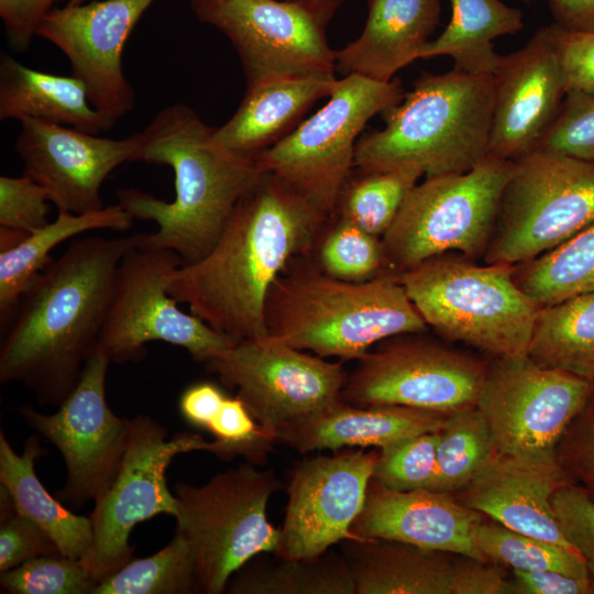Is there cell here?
<instances>
[{
	"label": "cell",
	"mask_w": 594,
	"mask_h": 594,
	"mask_svg": "<svg viewBox=\"0 0 594 594\" xmlns=\"http://www.w3.org/2000/svg\"><path fill=\"white\" fill-rule=\"evenodd\" d=\"M488 562L463 556L454 560L451 594H507L505 569Z\"/></svg>",
	"instance_id": "obj_50"
},
{
	"label": "cell",
	"mask_w": 594,
	"mask_h": 594,
	"mask_svg": "<svg viewBox=\"0 0 594 594\" xmlns=\"http://www.w3.org/2000/svg\"><path fill=\"white\" fill-rule=\"evenodd\" d=\"M475 543L487 560L513 570H552L590 580L587 566L578 551L515 531L492 519L481 521Z\"/></svg>",
	"instance_id": "obj_38"
},
{
	"label": "cell",
	"mask_w": 594,
	"mask_h": 594,
	"mask_svg": "<svg viewBox=\"0 0 594 594\" xmlns=\"http://www.w3.org/2000/svg\"><path fill=\"white\" fill-rule=\"evenodd\" d=\"M419 315L440 337L494 359L527 355L539 307L509 265H477L448 252L397 273Z\"/></svg>",
	"instance_id": "obj_6"
},
{
	"label": "cell",
	"mask_w": 594,
	"mask_h": 594,
	"mask_svg": "<svg viewBox=\"0 0 594 594\" xmlns=\"http://www.w3.org/2000/svg\"><path fill=\"white\" fill-rule=\"evenodd\" d=\"M133 218L118 202L102 209L74 213L58 210L56 219L30 233L18 245L0 251V324L10 321L22 295L51 262L50 253L64 241L81 233L110 229L127 231Z\"/></svg>",
	"instance_id": "obj_30"
},
{
	"label": "cell",
	"mask_w": 594,
	"mask_h": 594,
	"mask_svg": "<svg viewBox=\"0 0 594 594\" xmlns=\"http://www.w3.org/2000/svg\"><path fill=\"white\" fill-rule=\"evenodd\" d=\"M355 594H451V553L376 539L344 540Z\"/></svg>",
	"instance_id": "obj_27"
},
{
	"label": "cell",
	"mask_w": 594,
	"mask_h": 594,
	"mask_svg": "<svg viewBox=\"0 0 594 594\" xmlns=\"http://www.w3.org/2000/svg\"><path fill=\"white\" fill-rule=\"evenodd\" d=\"M329 219L286 182L263 172L211 251L174 272L168 293L234 344L267 337L272 285L290 261L312 252Z\"/></svg>",
	"instance_id": "obj_1"
},
{
	"label": "cell",
	"mask_w": 594,
	"mask_h": 594,
	"mask_svg": "<svg viewBox=\"0 0 594 594\" xmlns=\"http://www.w3.org/2000/svg\"><path fill=\"white\" fill-rule=\"evenodd\" d=\"M557 458L570 482H579L594 499V391L563 433Z\"/></svg>",
	"instance_id": "obj_46"
},
{
	"label": "cell",
	"mask_w": 594,
	"mask_h": 594,
	"mask_svg": "<svg viewBox=\"0 0 594 594\" xmlns=\"http://www.w3.org/2000/svg\"><path fill=\"white\" fill-rule=\"evenodd\" d=\"M507 594H592L590 580L558 571L513 570L507 582Z\"/></svg>",
	"instance_id": "obj_51"
},
{
	"label": "cell",
	"mask_w": 594,
	"mask_h": 594,
	"mask_svg": "<svg viewBox=\"0 0 594 594\" xmlns=\"http://www.w3.org/2000/svg\"><path fill=\"white\" fill-rule=\"evenodd\" d=\"M20 125L15 150L23 174L46 190L58 210L102 209L105 179L123 163L139 161L141 132L117 140L37 119H23Z\"/></svg>",
	"instance_id": "obj_20"
},
{
	"label": "cell",
	"mask_w": 594,
	"mask_h": 594,
	"mask_svg": "<svg viewBox=\"0 0 594 594\" xmlns=\"http://www.w3.org/2000/svg\"><path fill=\"white\" fill-rule=\"evenodd\" d=\"M314 249L318 267L339 279L360 283L387 273L382 239L338 216L326 222Z\"/></svg>",
	"instance_id": "obj_40"
},
{
	"label": "cell",
	"mask_w": 594,
	"mask_h": 594,
	"mask_svg": "<svg viewBox=\"0 0 594 594\" xmlns=\"http://www.w3.org/2000/svg\"><path fill=\"white\" fill-rule=\"evenodd\" d=\"M190 593H197L195 561L189 542L179 530L163 549L130 560L92 591V594Z\"/></svg>",
	"instance_id": "obj_37"
},
{
	"label": "cell",
	"mask_w": 594,
	"mask_h": 594,
	"mask_svg": "<svg viewBox=\"0 0 594 594\" xmlns=\"http://www.w3.org/2000/svg\"><path fill=\"white\" fill-rule=\"evenodd\" d=\"M448 415L405 406H355L342 402L288 425L276 442L300 453L354 447L384 448L411 436L437 432Z\"/></svg>",
	"instance_id": "obj_25"
},
{
	"label": "cell",
	"mask_w": 594,
	"mask_h": 594,
	"mask_svg": "<svg viewBox=\"0 0 594 594\" xmlns=\"http://www.w3.org/2000/svg\"><path fill=\"white\" fill-rule=\"evenodd\" d=\"M512 166L487 156L465 173L417 184L382 237L387 267L397 274L455 251L471 260L484 256Z\"/></svg>",
	"instance_id": "obj_8"
},
{
	"label": "cell",
	"mask_w": 594,
	"mask_h": 594,
	"mask_svg": "<svg viewBox=\"0 0 594 594\" xmlns=\"http://www.w3.org/2000/svg\"><path fill=\"white\" fill-rule=\"evenodd\" d=\"M359 37L336 52V72L391 81L420 58L441 15L440 0H366Z\"/></svg>",
	"instance_id": "obj_24"
},
{
	"label": "cell",
	"mask_w": 594,
	"mask_h": 594,
	"mask_svg": "<svg viewBox=\"0 0 594 594\" xmlns=\"http://www.w3.org/2000/svg\"><path fill=\"white\" fill-rule=\"evenodd\" d=\"M377 454L344 450L298 462L289 472L275 554L315 558L338 542L355 539L351 528L363 509Z\"/></svg>",
	"instance_id": "obj_18"
},
{
	"label": "cell",
	"mask_w": 594,
	"mask_h": 594,
	"mask_svg": "<svg viewBox=\"0 0 594 594\" xmlns=\"http://www.w3.org/2000/svg\"><path fill=\"white\" fill-rule=\"evenodd\" d=\"M167 430L148 416L130 419L125 451L120 470L110 487L97 499L89 519L92 540L80 559L99 583L132 560L129 542L140 522L165 514L178 517V504L166 480L173 459L190 451H210L211 442L193 432L176 433L167 440Z\"/></svg>",
	"instance_id": "obj_11"
},
{
	"label": "cell",
	"mask_w": 594,
	"mask_h": 594,
	"mask_svg": "<svg viewBox=\"0 0 594 594\" xmlns=\"http://www.w3.org/2000/svg\"><path fill=\"white\" fill-rule=\"evenodd\" d=\"M334 75L272 76L248 84L234 114L213 129L212 140L242 155L256 157L292 130L319 99L329 97Z\"/></svg>",
	"instance_id": "obj_26"
},
{
	"label": "cell",
	"mask_w": 594,
	"mask_h": 594,
	"mask_svg": "<svg viewBox=\"0 0 594 594\" xmlns=\"http://www.w3.org/2000/svg\"><path fill=\"white\" fill-rule=\"evenodd\" d=\"M552 25L566 94L594 92V31L572 32Z\"/></svg>",
	"instance_id": "obj_48"
},
{
	"label": "cell",
	"mask_w": 594,
	"mask_h": 594,
	"mask_svg": "<svg viewBox=\"0 0 594 594\" xmlns=\"http://www.w3.org/2000/svg\"><path fill=\"white\" fill-rule=\"evenodd\" d=\"M552 507L566 541L581 554L594 585V499L588 493L569 482L552 497Z\"/></svg>",
	"instance_id": "obj_44"
},
{
	"label": "cell",
	"mask_w": 594,
	"mask_h": 594,
	"mask_svg": "<svg viewBox=\"0 0 594 594\" xmlns=\"http://www.w3.org/2000/svg\"><path fill=\"white\" fill-rule=\"evenodd\" d=\"M283 483L271 470L245 462L197 486L177 482V530L195 561L197 592L220 594L253 557L274 552L280 529L266 516L271 496Z\"/></svg>",
	"instance_id": "obj_7"
},
{
	"label": "cell",
	"mask_w": 594,
	"mask_h": 594,
	"mask_svg": "<svg viewBox=\"0 0 594 594\" xmlns=\"http://www.w3.org/2000/svg\"><path fill=\"white\" fill-rule=\"evenodd\" d=\"M522 1L526 2V3H529V4L535 2V0H522Z\"/></svg>",
	"instance_id": "obj_56"
},
{
	"label": "cell",
	"mask_w": 594,
	"mask_h": 594,
	"mask_svg": "<svg viewBox=\"0 0 594 594\" xmlns=\"http://www.w3.org/2000/svg\"><path fill=\"white\" fill-rule=\"evenodd\" d=\"M87 0H68L67 4H80L85 3Z\"/></svg>",
	"instance_id": "obj_55"
},
{
	"label": "cell",
	"mask_w": 594,
	"mask_h": 594,
	"mask_svg": "<svg viewBox=\"0 0 594 594\" xmlns=\"http://www.w3.org/2000/svg\"><path fill=\"white\" fill-rule=\"evenodd\" d=\"M110 363L109 355L96 346L56 413L46 415L29 405L19 409L24 422L61 452L66 481L57 496L72 507L97 499L110 487L125 451L130 419L117 416L106 399Z\"/></svg>",
	"instance_id": "obj_15"
},
{
	"label": "cell",
	"mask_w": 594,
	"mask_h": 594,
	"mask_svg": "<svg viewBox=\"0 0 594 594\" xmlns=\"http://www.w3.org/2000/svg\"><path fill=\"white\" fill-rule=\"evenodd\" d=\"M37 119L90 133L108 130L88 98L84 82L30 68L2 53L0 58V119Z\"/></svg>",
	"instance_id": "obj_28"
},
{
	"label": "cell",
	"mask_w": 594,
	"mask_h": 594,
	"mask_svg": "<svg viewBox=\"0 0 594 594\" xmlns=\"http://www.w3.org/2000/svg\"><path fill=\"white\" fill-rule=\"evenodd\" d=\"M405 96L400 80L338 79L329 101L255 158L331 218L354 167L358 136L371 118Z\"/></svg>",
	"instance_id": "obj_9"
},
{
	"label": "cell",
	"mask_w": 594,
	"mask_h": 594,
	"mask_svg": "<svg viewBox=\"0 0 594 594\" xmlns=\"http://www.w3.org/2000/svg\"><path fill=\"white\" fill-rule=\"evenodd\" d=\"M492 76L488 156L515 161L538 148L566 95L553 25L501 55Z\"/></svg>",
	"instance_id": "obj_21"
},
{
	"label": "cell",
	"mask_w": 594,
	"mask_h": 594,
	"mask_svg": "<svg viewBox=\"0 0 594 594\" xmlns=\"http://www.w3.org/2000/svg\"><path fill=\"white\" fill-rule=\"evenodd\" d=\"M537 150L594 162V92H568Z\"/></svg>",
	"instance_id": "obj_43"
},
{
	"label": "cell",
	"mask_w": 594,
	"mask_h": 594,
	"mask_svg": "<svg viewBox=\"0 0 594 594\" xmlns=\"http://www.w3.org/2000/svg\"><path fill=\"white\" fill-rule=\"evenodd\" d=\"M183 265L173 251H145L136 245L122 257L109 312L97 346L111 362H136L145 345L162 341L206 362L233 345L195 315L184 312L168 293L174 272Z\"/></svg>",
	"instance_id": "obj_12"
},
{
	"label": "cell",
	"mask_w": 594,
	"mask_h": 594,
	"mask_svg": "<svg viewBox=\"0 0 594 594\" xmlns=\"http://www.w3.org/2000/svg\"><path fill=\"white\" fill-rule=\"evenodd\" d=\"M155 0H102L52 9L36 35L69 59L108 130L132 110L134 91L122 69L124 44Z\"/></svg>",
	"instance_id": "obj_19"
},
{
	"label": "cell",
	"mask_w": 594,
	"mask_h": 594,
	"mask_svg": "<svg viewBox=\"0 0 594 594\" xmlns=\"http://www.w3.org/2000/svg\"><path fill=\"white\" fill-rule=\"evenodd\" d=\"M338 9L328 2L226 0L208 24L238 53L246 82L272 76L334 75L336 52L326 26Z\"/></svg>",
	"instance_id": "obj_17"
},
{
	"label": "cell",
	"mask_w": 594,
	"mask_h": 594,
	"mask_svg": "<svg viewBox=\"0 0 594 594\" xmlns=\"http://www.w3.org/2000/svg\"><path fill=\"white\" fill-rule=\"evenodd\" d=\"M483 515L452 493L389 490L371 479L363 509L352 525L356 539L396 540L451 554L487 560L475 535Z\"/></svg>",
	"instance_id": "obj_22"
},
{
	"label": "cell",
	"mask_w": 594,
	"mask_h": 594,
	"mask_svg": "<svg viewBox=\"0 0 594 594\" xmlns=\"http://www.w3.org/2000/svg\"><path fill=\"white\" fill-rule=\"evenodd\" d=\"M493 103L492 75L424 73L382 113L384 128L358 141L354 167L416 169L426 177L465 173L488 156Z\"/></svg>",
	"instance_id": "obj_5"
},
{
	"label": "cell",
	"mask_w": 594,
	"mask_h": 594,
	"mask_svg": "<svg viewBox=\"0 0 594 594\" xmlns=\"http://www.w3.org/2000/svg\"><path fill=\"white\" fill-rule=\"evenodd\" d=\"M136 235L73 240L37 275L1 330L0 382L59 406L77 385L109 312L119 264Z\"/></svg>",
	"instance_id": "obj_2"
},
{
	"label": "cell",
	"mask_w": 594,
	"mask_h": 594,
	"mask_svg": "<svg viewBox=\"0 0 594 594\" xmlns=\"http://www.w3.org/2000/svg\"><path fill=\"white\" fill-rule=\"evenodd\" d=\"M513 274L539 308L594 292V222Z\"/></svg>",
	"instance_id": "obj_34"
},
{
	"label": "cell",
	"mask_w": 594,
	"mask_h": 594,
	"mask_svg": "<svg viewBox=\"0 0 594 594\" xmlns=\"http://www.w3.org/2000/svg\"><path fill=\"white\" fill-rule=\"evenodd\" d=\"M98 583L80 559L47 556L1 572V590L11 594H92Z\"/></svg>",
	"instance_id": "obj_42"
},
{
	"label": "cell",
	"mask_w": 594,
	"mask_h": 594,
	"mask_svg": "<svg viewBox=\"0 0 594 594\" xmlns=\"http://www.w3.org/2000/svg\"><path fill=\"white\" fill-rule=\"evenodd\" d=\"M265 316L270 336L342 362L360 360L380 341L428 329L396 273L348 282L322 272L309 254L276 278Z\"/></svg>",
	"instance_id": "obj_4"
},
{
	"label": "cell",
	"mask_w": 594,
	"mask_h": 594,
	"mask_svg": "<svg viewBox=\"0 0 594 594\" xmlns=\"http://www.w3.org/2000/svg\"><path fill=\"white\" fill-rule=\"evenodd\" d=\"M208 127L188 106L162 109L141 131L139 161L174 170L175 198L158 199L138 189H120L118 202L133 218L154 221L153 233H135L145 251L175 252L183 265L206 256L217 243L237 205L263 170L256 158L232 152L212 140Z\"/></svg>",
	"instance_id": "obj_3"
},
{
	"label": "cell",
	"mask_w": 594,
	"mask_h": 594,
	"mask_svg": "<svg viewBox=\"0 0 594 594\" xmlns=\"http://www.w3.org/2000/svg\"><path fill=\"white\" fill-rule=\"evenodd\" d=\"M188 424L212 435L209 452L223 461L241 457L249 463L263 465L276 443L275 436L255 420L237 395L221 394Z\"/></svg>",
	"instance_id": "obj_39"
},
{
	"label": "cell",
	"mask_w": 594,
	"mask_h": 594,
	"mask_svg": "<svg viewBox=\"0 0 594 594\" xmlns=\"http://www.w3.org/2000/svg\"><path fill=\"white\" fill-rule=\"evenodd\" d=\"M527 355L594 383V292L540 307Z\"/></svg>",
	"instance_id": "obj_32"
},
{
	"label": "cell",
	"mask_w": 594,
	"mask_h": 594,
	"mask_svg": "<svg viewBox=\"0 0 594 594\" xmlns=\"http://www.w3.org/2000/svg\"><path fill=\"white\" fill-rule=\"evenodd\" d=\"M569 482L558 458L499 454L460 491L458 499L509 529L575 550L564 538L552 507L553 495Z\"/></svg>",
	"instance_id": "obj_23"
},
{
	"label": "cell",
	"mask_w": 594,
	"mask_h": 594,
	"mask_svg": "<svg viewBox=\"0 0 594 594\" xmlns=\"http://www.w3.org/2000/svg\"><path fill=\"white\" fill-rule=\"evenodd\" d=\"M492 432L476 406L449 414L438 430L437 469L430 490H463L499 455Z\"/></svg>",
	"instance_id": "obj_35"
},
{
	"label": "cell",
	"mask_w": 594,
	"mask_h": 594,
	"mask_svg": "<svg viewBox=\"0 0 594 594\" xmlns=\"http://www.w3.org/2000/svg\"><path fill=\"white\" fill-rule=\"evenodd\" d=\"M292 1L328 2V3H332L339 7L343 0H292Z\"/></svg>",
	"instance_id": "obj_54"
},
{
	"label": "cell",
	"mask_w": 594,
	"mask_h": 594,
	"mask_svg": "<svg viewBox=\"0 0 594 594\" xmlns=\"http://www.w3.org/2000/svg\"><path fill=\"white\" fill-rule=\"evenodd\" d=\"M47 556L63 554L52 538L36 524L19 513L1 520L0 572Z\"/></svg>",
	"instance_id": "obj_47"
},
{
	"label": "cell",
	"mask_w": 594,
	"mask_h": 594,
	"mask_svg": "<svg viewBox=\"0 0 594 594\" xmlns=\"http://www.w3.org/2000/svg\"><path fill=\"white\" fill-rule=\"evenodd\" d=\"M57 0H0V18L9 44L15 52L26 51L44 16Z\"/></svg>",
	"instance_id": "obj_49"
},
{
	"label": "cell",
	"mask_w": 594,
	"mask_h": 594,
	"mask_svg": "<svg viewBox=\"0 0 594 594\" xmlns=\"http://www.w3.org/2000/svg\"><path fill=\"white\" fill-rule=\"evenodd\" d=\"M437 432L404 438L381 448L372 480L394 491L430 490L437 469Z\"/></svg>",
	"instance_id": "obj_41"
},
{
	"label": "cell",
	"mask_w": 594,
	"mask_h": 594,
	"mask_svg": "<svg viewBox=\"0 0 594 594\" xmlns=\"http://www.w3.org/2000/svg\"><path fill=\"white\" fill-rule=\"evenodd\" d=\"M23 453H16L0 431V485L10 494L16 512L36 524L61 553L81 559L92 540L89 517L74 514L53 497L35 473L34 463L45 454L36 435L29 437Z\"/></svg>",
	"instance_id": "obj_29"
},
{
	"label": "cell",
	"mask_w": 594,
	"mask_h": 594,
	"mask_svg": "<svg viewBox=\"0 0 594 594\" xmlns=\"http://www.w3.org/2000/svg\"><path fill=\"white\" fill-rule=\"evenodd\" d=\"M189 7L197 19L202 23H208L211 15L215 11L226 1V0H187Z\"/></svg>",
	"instance_id": "obj_53"
},
{
	"label": "cell",
	"mask_w": 594,
	"mask_h": 594,
	"mask_svg": "<svg viewBox=\"0 0 594 594\" xmlns=\"http://www.w3.org/2000/svg\"><path fill=\"white\" fill-rule=\"evenodd\" d=\"M359 176L351 175L343 187L333 216L382 239L424 175L416 169H359Z\"/></svg>",
	"instance_id": "obj_36"
},
{
	"label": "cell",
	"mask_w": 594,
	"mask_h": 594,
	"mask_svg": "<svg viewBox=\"0 0 594 594\" xmlns=\"http://www.w3.org/2000/svg\"><path fill=\"white\" fill-rule=\"evenodd\" d=\"M46 190L23 174L0 177V227L32 233L48 223Z\"/></svg>",
	"instance_id": "obj_45"
},
{
	"label": "cell",
	"mask_w": 594,
	"mask_h": 594,
	"mask_svg": "<svg viewBox=\"0 0 594 594\" xmlns=\"http://www.w3.org/2000/svg\"><path fill=\"white\" fill-rule=\"evenodd\" d=\"M594 593V585L592 586V594Z\"/></svg>",
	"instance_id": "obj_57"
},
{
	"label": "cell",
	"mask_w": 594,
	"mask_h": 594,
	"mask_svg": "<svg viewBox=\"0 0 594 594\" xmlns=\"http://www.w3.org/2000/svg\"><path fill=\"white\" fill-rule=\"evenodd\" d=\"M554 24L572 32L594 31V0H548Z\"/></svg>",
	"instance_id": "obj_52"
},
{
	"label": "cell",
	"mask_w": 594,
	"mask_h": 594,
	"mask_svg": "<svg viewBox=\"0 0 594 594\" xmlns=\"http://www.w3.org/2000/svg\"><path fill=\"white\" fill-rule=\"evenodd\" d=\"M592 222L594 162L535 150L513 161L484 261H529Z\"/></svg>",
	"instance_id": "obj_10"
},
{
	"label": "cell",
	"mask_w": 594,
	"mask_h": 594,
	"mask_svg": "<svg viewBox=\"0 0 594 594\" xmlns=\"http://www.w3.org/2000/svg\"><path fill=\"white\" fill-rule=\"evenodd\" d=\"M451 19L442 33L424 47L420 58L449 56L453 69L492 75L499 56L493 42L524 28L521 11L501 0H449Z\"/></svg>",
	"instance_id": "obj_31"
},
{
	"label": "cell",
	"mask_w": 594,
	"mask_h": 594,
	"mask_svg": "<svg viewBox=\"0 0 594 594\" xmlns=\"http://www.w3.org/2000/svg\"><path fill=\"white\" fill-rule=\"evenodd\" d=\"M234 574L227 585L233 594H355L349 562L330 551L308 559L257 561Z\"/></svg>",
	"instance_id": "obj_33"
},
{
	"label": "cell",
	"mask_w": 594,
	"mask_h": 594,
	"mask_svg": "<svg viewBox=\"0 0 594 594\" xmlns=\"http://www.w3.org/2000/svg\"><path fill=\"white\" fill-rule=\"evenodd\" d=\"M358 362L342 388V402L442 415L476 405L487 369L463 353L415 338L385 343Z\"/></svg>",
	"instance_id": "obj_16"
},
{
	"label": "cell",
	"mask_w": 594,
	"mask_h": 594,
	"mask_svg": "<svg viewBox=\"0 0 594 594\" xmlns=\"http://www.w3.org/2000/svg\"><path fill=\"white\" fill-rule=\"evenodd\" d=\"M593 391V382L541 366L528 355L495 359L475 406L501 454L552 459Z\"/></svg>",
	"instance_id": "obj_13"
},
{
	"label": "cell",
	"mask_w": 594,
	"mask_h": 594,
	"mask_svg": "<svg viewBox=\"0 0 594 594\" xmlns=\"http://www.w3.org/2000/svg\"><path fill=\"white\" fill-rule=\"evenodd\" d=\"M204 364L223 386L237 391L255 420L274 436L339 402L348 378L342 361L312 355L270 334L238 342Z\"/></svg>",
	"instance_id": "obj_14"
}]
</instances>
